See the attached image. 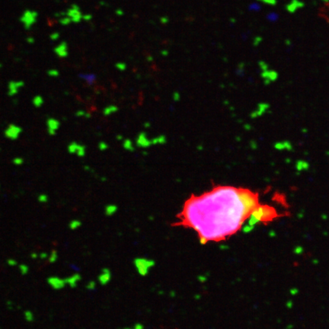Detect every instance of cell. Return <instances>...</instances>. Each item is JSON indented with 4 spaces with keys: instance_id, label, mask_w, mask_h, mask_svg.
Masks as SVG:
<instances>
[{
    "instance_id": "27",
    "label": "cell",
    "mask_w": 329,
    "mask_h": 329,
    "mask_svg": "<svg viewBox=\"0 0 329 329\" xmlns=\"http://www.w3.org/2000/svg\"><path fill=\"white\" fill-rule=\"evenodd\" d=\"M39 202L41 203H46L48 201V196L46 194H41L38 196V197Z\"/></svg>"
},
{
    "instance_id": "2",
    "label": "cell",
    "mask_w": 329,
    "mask_h": 329,
    "mask_svg": "<svg viewBox=\"0 0 329 329\" xmlns=\"http://www.w3.org/2000/svg\"><path fill=\"white\" fill-rule=\"evenodd\" d=\"M38 15V14L37 12L26 10L22 14V17L20 18V21L24 25L25 28L26 30H29L31 28V26L37 22Z\"/></svg>"
},
{
    "instance_id": "36",
    "label": "cell",
    "mask_w": 329,
    "mask_h": 329,
    "mask_svg": "<svg viewBox=\"0 0 329 329\" xmlns=\"http://www.w3.org/2000/svg\"><path fill=\"white\" fill-rule=\"evenodd\" d=\"M91 18H92L91 14H85V15H83V17H82V19L86 20V21H88V20H91Z\"/></svg>"
},
{
    "instance_id": "24",
    "label": "cell",
    "mask_w": 329,
    "mask_h": 329,
    "mask_svg": "<svg viewBox=\"0 0 329 329\" xmlns=\"http://www.w3.org/2000/svg\"><path fill=\"white\" fill-rule=\"evenodd\" d=\"M258 1H261V2H262L263 3L272 6H276V5L277 4V0H258Z\"/></svg>"
},
{
    "instance_id": "12",
    "label": "cell",
    "mask_w": 329,
    "mask_h": 329,
    "mask_svg": "<svg viewBox=\"0 0 329 329\" xmlns=\"http://www.w3.org/2000/svg\"><path fill=\"white\" fill-rule=\"evenodd\" d=\"M81 275L79 274H74L73 275L70 276L65 279L66 284H68L71 288H75L77 286V283L81 280Z\"/></svg>"
},
{
    "instance_id": "42",
    "label": "cell",
    "mask_w": 329,
    "mask_h": 329,
    "mask_svg": "<svg viewBox=\"0 0 329 329\" xmlns=\"http://www.w3.org/2000/svg\"><path fill=\"white\" fill-rule=\"evenodd\" d=\"M321 1H322V2H329V0H321Z\"/></svg>"
},
{
    "instance_id": "1",
    "label": "cell",
    "mask_w": 329,
    "mask_h": 329,
    "mask_svg": "<svg viewBox=\"0 0 329 329\" xmlns=\"http://www.w3.org/2000/svg\"><path fill=\"white\" fill-rule=\"evenodd\" d=\"M277 217L272 207L259 204L258 195L245 188L219 186L184 204L179 225L193 229L203 242L233 236L251 219L252 224Z\"/></svg>"
},
{
    "instance_id": "21",
    "label": "cell",
    "mask_w": 329,
    "mask_h": 329,
    "mask_svg": "<svg viewBox=\"0 0 329 329\" xmlns=\"http://www.w3.org/2000/svg\"><path fill=\"white\" fill-rule=\"evenodd\" d=\"M24 315H25V320L27 321V322H32L33 321H34V314L32 313V312L29 311V310H27V311L25 312V313H24Z\"/></svg>"
},
{
    "instance_id": "20",
    "label": "cell",
    "mask_w": 329,
    "mask_h": 329,
    "mask_svg": "<svg viewBox=\"0 0 329 329\" xmlns=\"http://www.w3.org/2000/svg\"><path fill=\"white\" fill-rule=\"evenodd\" d=\"M117 111V107L114 105H110L107 106V107H105L103 111V114L105 116H108L109 114H111L112 113L115 112Z\"/></svg>"
},
{
    "instance_id": "7",
    "label": "cell",
    "mask_w": 329,
    "mask_h": 329,
    "mask_svg": "<svg viewBox=\"0 0 329 329\" xmlns=\"http://www.w3.org/2000/svg\"><path fill=\"white\" fill-rule=\"evenodd\" d=\"M61 123L58 120L55 119V118L50 117L49 118L48 120H47V132L50 136H54L56 134L57 131L59 130V127H60Z\"/></svg>"
},
{
    "instance_id": "4",
    "label": "cell",
    "mask_w": 329,
    "mask_h": 329,
    "mask_svg": "<svg viewBox=\"0 0 329 329\" xmlns=\"http://www.w3.org/2000/svg\"><path fill=\"white\" fill-rule=\"evenodd\" d=\"M66 14L71 19V21L74 23H79L82 19L83 14H82L79 9V6L77 5H72L71 7L67 10Z\"/></svg>"
},
{
    "instance_id": "38",
    "label": "cell",
    "mask_w": 329,
    "mask_h": 329,
    "mask_svg": "<svg viewBox=\"0 0 329 329\" xmlns=\"http://www.w3.org/2000/svg\"><path fill=\"white\" fill-rule=\"evenodd\" d=\"M39 257L41 258V259H46V258H48L49 256H48V254H47V253L43 252V253H41V254H40Z\"/></svg>"
},
{
    "instance_id": "32",
    "label": "cell",
    "mask_w": 329,
    "mask_h": 329,
    "mask_svg": "<svg viewBox=\"0 0 329 329\" xmlns=\"http://www.w3.org/2000/svg\"><path fill=\"white\" fill-rule=\"evenodd\" d=\"M302 252H303V249L301 246H297L295 249V250H294V253L296 254H299H299H302Z\"/></svg>"
},
{
    "instance_id": "35",
    "label": "cell",
    "mask_w": 329,
    "mask_h": 329,
    "mask_svg": "<svg viewBox=\"0 0 329 329\" xmlns=\"http://www.w3.org/2000/svg\"><path fill=\"white\" fill-rule=\"evenodd\" d=\"M7 264L11 267L15 266V265H17V261L14 259H9L7 261Z\"/></svg>"
},
{
    "instance_id": "9",
    "label": "cell",
    "mask_w": 329,
    "mask_h": 329,
    "mask_svg": "<svg viewBox=\"0 0 329 329\" xmlns=\"http://www.w3.org/2000/svg\"><path fill=\"white\" fill-rule=\"evenodd\" d=\"M261 75L264 78L266 83H270V82H274L278 78V73L277 72L273 70H269V69L262 71Z\"/></svg>"
},
{
    "instance_id": "5",
    "label": "cell",
    "mask_w": 329,
    "mask_h": 329,
    "mask_svg": "<svg viewBox=\"0 0 329 329\" xmlns=\"http://www.w3.org/2000/svg\"><path fill=\"white\" fill-rule=\"evenodd\" d=\"M305 6L306 4L302 0H290V2L286 5V10L290 14H294Z\"/></svg>"
},
{
    "instance_id": "17",
    "label": "cell",
    "mask_w": 329,
    "mask_h": 329,
    "mask_svg": "<svg viewBox=\"0 0 329 329\" xmlns=\"http://www.w3.org/2000/svg\"><path fill=\"white\" fill-rule=\"evenodd\" d=\"M32 102H33V104H34L36 107H40L43 105V98H42L41 96H40V95H37V96H35L34 99H33Z\"/></svg>"
},
{
    "instance_id": "19",
    "label": "cell",
    "mask_w": 329,
    "mask_h": 329,
    "mask_svg": "<svg viewBox=\"0 0 329 329\" xmlns=\"http://www.w3.org/2000/svg\"><path fill=\"white\" fill-rule=\"evenodd\" d=\"M57 258H58L57 251L56 250H53L52 251H51V253H50V255H49V257H48L49 262H50V263H51V264L55 263L56 261H57Z\"/></svg>"
},
{
    "instance_id": "25",
    "label": "cell",
    "mask_w": 329,
    "mask_h": 329,
    "mask_svg": "<svg viewBox=\"0 0 329 329\" xmlns=\"http://www.w3.org/2000/svg\"><path fill=\"white\" fill-rule=\"evenodd\" d=\"M75 115L77 117H90V116H91V115L87 114L86 111H82V110H79V111L75 113Z\"/></svg>"
},
{
    "instance_id": "22",
    "label": "cell",
    "mask_w": 329,
    "mask_h": 329,
    "mask_svg": "<svg viewBox=\"0 0 329 329\" xmlns=\"http://www.w3.org/2000/svg\"><path fill=\"white\" fill-rule=\"evenodd\" d=\"M59 23L61 24V25H68L69 24H70V22H72V21H71V19H70V18H69V17L66 14V16H65V17L61 16L60 18H59Z\"/></svg>"
},
{
    "instance_id": "41",
    "label": "cell",
    "mask_w": 329,
    "mask_h": 329,
    "mask_svg": "<svg viewBox=\"0 0 329 329\" xmlns=\"http://www.w3.org/2000/svg\"><path fill=\"white\" fill-rule=\"evenodd\" d=\"M318 260H314V261H313V264H315V265H317V264H318Z\"/></svg>"
},
{
    "instance_id": "3",
    "label": "cell",
    "mask_w": 329,
    "mask_h": 329,
    "mask_svg": "<svg viewBox=\"0 0 329 329\" xmlns=\"http://www.w3.org/2000/svg\"><path fill=\"white\" fill-rule=\"evenodd\" d=\"M22 133V127H18L14 123H10L4 131V134H5V136L9 140H16Z\"/></svg>"
},
{
    "instance_id": "11",
    "label": "cell",
    "mask_w": 329,
    "mask_h": 329,
    "mask_svg": "<svg viewBox=\"0 0 329 329\" xmlns=\"http://www.w3.org/2000/svg\"><path fill=\"white\" fill-rule=\"evenodd\" d=\"M99 281L101 285H106L111 280V272L107 268L102 269L101 273L99 276Z\"/></svg>"
},
{
    "instance_id": "31",
    "label": "cell",
    "mask_w": 329,
    "mask_h": 329,
    "mask_svg": "<svg viewBox=\"0 0 329 329\" xmlns=\"http://www.w3.org/2000/svg\"><path fill=\"white\" fill-rule=\"evenodd\" d=\"M107 147H108V146H107V143H104V142H100V143H99V148L101 151L105 150V149H107Z\"/></svg>"
},
{
    "instance_id": "30",
    "label": "cell",
    "mask_w": 329,
    "mask_h": 329,
    "mask_svg": "<svg viewBox=\"0 0 329 329\" xmlns=\"http://www.w3.org/2000/svg\"><path fill=\"white\" fill-rule=\"evenodd\" d=\"M277 18H278V15L276 13H270V14H269L267 15V19H269L270 21H272V22L276 21Z\"/></svg>"
},
{
    "instance_id": "29",
    "label": "cell",
    "mask_w": 329,
    "mask_h": 329,
    "mask_svg": "<svg viewBox=\"0 0 329 329\" xmlns=\"http://www.w3.org/2000/svg\"><path fill=\"white\" fill-rule=\"evenodd\" d=\"M12 162L16 165H21L24 163V159L22 158H15V159H13Z\"/></svg>"
},
{
    "instance_id": "8",
    "label": "cell",
    "mask_w": 329,
    "mask_h": 329,
    "mask_svg": "<svg viewBox=\"0 0 329 329\" xmlns=\"http://www.w3.org/2000/svg\"><path fill=\"white\" fill-rule=\"evenodd\" d=\"M47 283L54 290H61L66 286L65 279H61L58 277H50L47 279Z\"/></svg>"
},
{
    "instance_id": "18",
    "label": "cell",
    "mask_w": 329,
    "mask_h": 329,
    "mask_svg": "<svg viewBox=\"0 0 329 329\" xmlns=\"http://www.w3.org/2000/svg\"><path fill=\"white\" fill-rule=\"evenodd\" d=\"M86 146L79 144V147H78V149H77V151L76 152H75V154H76L78 156H79V157H84V156H86Z\"/></svg>"
},
{
    "instance_id": "26",
    "label": "cell",
    "mask_w": 329,
    "mask_h": 329,
    "mask_svg": "<svg viewBox=\"0 0 329 329\" xmlns=\"http://www.w3.org/2000/svg\"><path fill=\"white\" fill-rule=\"evenodd\" d=\"M86 288H87L88 290H94L95 288H96V283L93 280L89 281V282L88 283V284L86 285Z\"/></svg>"
},
{
    "instance_id": "14",
    "label": "cell",
    "mask_w": 329,
    "mask_h": 329,
    "mask_svg": "<svg viewBox=\"0 0 329 329\" xmlns=\"http://www.w3.org/2000/svg\"><path fill=\"white\" fill-rule=\"evenodd\" d=\"M79 145V143H76V142L75 141L72 142V143H70V144H69L68 147H67V150H68V152H70V154H75Z\"/></svg>"
},
{
    "instance_id": "15",
    "label": "cell",
    "mask_w": 329,
    "mask_h": 329,
    "mask_svg": "<svg viewBox=\"0 0 329 329\" xmlns=\"http://www.w3.org/2000/svg\"><path fill=\"white\" fill-rule=\"evenodd\" d=\"M116 211L117 207L115 205H112V204L106 206L105 209H104V212H105V214L107 216H111V215L114 214Z\"/></svg>"
},
{
    "instance_id": "37",
    "label": "cell",
    "mask_w": 329,
    "mask_h": 329,
    "mask_svg": "<svg viewBox=\"0 0 329 329\" xmlns=\"http://www.w3.org/2000/svg\"><path fill=\"white\" fill-rule=\"evenodd\" d=\"M298 293H299V290H298L297 288H293V289H291V290H290V293H291L292 295H296Z\"/></svg>"
},
{
    "instance_id": "10",
    "label": "cell",
    "mask_w": 329,
    "mask_h": 329,
    "mask_svg": "<svg viewBox=\"0 0 329 329\" xmlns=\"http://www.w3.org/2000/svg\"><path fill=\"white\" fill-rule=\"evenodd\" d=\"M54 52L59 57H66L68 56V45H67V43L63 41L61 43H59L57 47H55Z\"/></svg>"
},
{
    "instance_id": "33",
    "label": "cell",
    "mask_w": 329,
    "mask_h": 329,
    "mask_svg": "<svg viewBox=\"0 0 329 329\" xmlns=\"http://www.w3.org/2000/svg\"><path fill=\"white\" fill-rule=\"evenodd\" d=\"M50 37L51 40H53V41H56V40H57L58 38H59V34L58 32H54L53 33V34H50Z\"/></svg>"
},
{
    "instance_id": "28",
    "label": "cell",
    "mask_w": 329,
    "mask_h": 329,
    "mask_svg": "<svg viewBox=\"0 0 329 329\" xmlns=\"http://www.w3.org/2000/svg\"><path fill=\"white\" fill-rule=\"evenodd\" d=\"M47 74L51 77H57L59 75V72L57 70H50L47 72Z\"/></svg>"
},
{
    "instance_id": "34",
    "label": "cell",
    "mask_w": 329,
    "mask_h": 329,
    "mask_svg": "<svg viewBox=\"0 0 329 329\" xmlns=\"http://www.w3.org/2000/svg\"><path fill=\"white\" fill-rule=\"evenodd\" d=\"M249 9H250L251 11H252V10H254V11H258V10H259L260 9V6H258V5H256V4H252V5H251L250 6Z\"/></svg>"
},
{
    "instance_id": "40",
    "label": "cell",
    "mask_w": 329,
    "mask_h": 329,
    "mask_svg": "<svg viewBox=\"0 0 329 329\" xmlns=\"http://www.w3.org/2000/svg\"><path fill=\"white\" fill-rule=\"evenodd\" d=\"M325 6L326 8H327V9L329 10V2H325Z\"/></svg>"
},
{
    "instance_id": "23",
    "label": "cell",
    "mask_w": 329,
    "mask_h": 329,
    "mask_svg": "<svg viewBox=\"0 0 329 329\" xmlns=\"http://www.w3.org/2000/svg\"><path fill=\"white\" fill-rule=\"evenodd\" d=\"M19 270L22 275H25L28 273L29 267L26 265H19Z\"/></svg>"
},
{
    "instance_id": "16",
    "label": "cell",
    "mask_w": 329,
    "mask_h": 329,
    "mask_svg": "<svg viewBox=\"0 0 329 329\" xmlns=\"http://www.w3.org/2000/svg\"><path fill=\"white\" fill-rule=\"evenodd\" d=\"M82 225V222L80 220H72L70 221V224H69V227L72 230H75L77 229L78 228H79Z\"/></svg>"
},
{
    "instance_id": "6",
    "label": "cell",
    "mask_w": 329,
    "mask_h": 329,
    "mask_svg": "<svg viewBox=\"0 0 329 329\" xmlns=\"http://www.w3.org/2000/svg\"><path fill=\"white\" fill-rule=\"evenodd\" d=\"M25 86V82L23 81H11L9 82V91H8V95L9 96H14L16 94L18 93L20 88H22Z\"/></svg>"
},
{
    "instance_id": "39",
    "label": "cell",
    "mask_w": 329,
    "mask_h": 329,
    "mask_svg": "<svg viewBox=\"0 0 329 329\" xmlns=\"http://www.w3.org/2000/svg\"><path fill=\"white\" fill-rule=\"evenodd\" d=\"M38 256L39 255H38L37 253H32V254H30V258H33V259H36V258H38Z\"/></svg>"
},
{
    "instance_id": "13",
    "label": "cell",
    "mask_w": 329,
    "mask_h": 329,
    "mask_svg": "<svg viewBox=\"0 0 329 329\" xmlns=\"http://www.w3.org/2000/svg\"><path fill=\"white\" fill-rule=\"evenodd\" d=\"M79 77L85 79L88 84H92L96 79V75L94 74H80Z\"/></svg>"
}]
</instances>
